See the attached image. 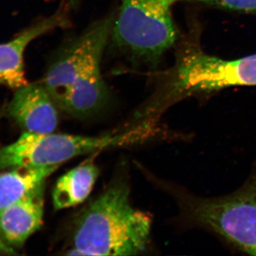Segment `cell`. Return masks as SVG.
<instances>
[{"instance_id":"277c9868","label":"cell","mask_w":256,"mask_h":256,"mask_svg":"<svg viewBox=\"0 0 256 256\" xmlns=\"http://www.w3.org/2000/svg\"><path fill=\"white\" fill-rule=\"evenodd\" d=\"M182 0H120L111 44L130 64L156 68L178 40L172 9Z\"/></svg>"},{"instance_id":"ba28073f","label":"cell","mask_w":256,"mask_h":256,"mask_svg":"<svg viewBox=\"0 0 256 256\" xmlns=\"http://www.w3.org/2000/svg\"><path fill=\"white\" fill-rule=\"evenodd\" d=\"M58 108L42 82H28L16 89L6 112L26 132L48 134L58 127Z\"/></svg>"},{"instance_id":"3957f363","label":"cell","mask_w":256,"mask_h":256,"mask_svg":"<svg viewBox=\"0 0 256 256\" xmlns=\"http://www.w3.org/2000/svg\"><path fill=\"white\" fill-rule=\"evenodd\" d=\"M156 88L144 107L154 114L184 98L226 88L256 86V54L225 60L204 52L194 40L183 42L170 68L154 73Z\"/></svg>"},{"instance_id":"4fadbf2b","label":"cell","mask_w":256,"mask_h":256,"mask_svg":"<svg viewBox=\"0 0 256 256\" xmlns=\"http://www.w3.org/2000/svg\"><path fill=\"white\" fill-rule=\"evenodd\" d=\"M60 2L63 3L72 11V10H76L78 8L80 0H62Z\"/></svg>"},{"instance_id":"5b68a950","label":"cell","mask_w":256,"mask_h":256,"mask_svg":"<svg viewBox=\"0 0 256 256\" xmlns=\"http://www.w3.org/2000/svg\"><path fill=\"white\" fill-rule=\"evenodd\" d=\"M186 222L218 234L242 252L256 256V171L230 194L202 198L183 193Z\"/></svg>"},{"instance_id":"8fae6325","label":"cell","mask_w":256,"mask_h":256,"mask_svg":"<svg viewBox=\"0 0 256 256\" xmlns=\"http://www.w3.org/2000/svg\"><path fill=\"white\" fill-rule=\"evenodd\" d=\"M58 166L12 168L0 174V214L44 184Z\"/></svg>"},{"instance_id":"30bf717a","label":"cell","mask_w":256,"mask_h":256,"mask_svg":"<svg viewBox=\"0 0 256 256\" xmlns=\"http://www.w3.org/2000/svg\"><path fill=\"white\" fill-rule=\"evenodd\" d=\"M98 174L97 166L89 161L58 178L52 195L55 210L76 206L85 201L92 191Z\"/></svg>"},{"instance_id":"52a82bcc","label":"cell","mask_w":256,"mask_h":256,"mask_svg":"<svg viewBox=\"0 0 256 256\" xmlns=\"http://www.w3.org/2000/svg\"><path fill=\"white\" fill-rule=\"evenodd\" d=\"M70 12L60 4L54 14L37 20L15 38L0 44V85L16 90L28 84L24 68L26 48L38 37L56 28H69L72 23Z\"/></svg>"},{"instance_id":"7a4b0ae2","label":"cell","mask_w":256,"mask_h":256,"mask_svg":"<svg viewBox=\"0 0 256 256\" xmlns=\"http://www.w3.org/2000/svg\"><path fill=\"white\" fill-rule=\"evenodd\" d=\"M151 226V217L130 204L128 185L114 183L80 215L74 229L73 254L138 255L148 246Z\"/></svg>"},{"instance_id":"9c48e42d","label":"cell","mask_w":256,"mask_h":256,"mask_svg":"<svg viewBox=\"0 0 256 256\" xmlns=\"http://www.w3.org/2000/svg\"><path fill=\"white\" fill-rule=\"evenodd\" d=\"M45 183L0 214V239L20 247L43 223Z\"/></svg>"},{"instance_id":"7c38bea8","label":"cell","mask_w":256,"mask_h":256,"mask_svg":"<svg viewBox=\"0 0 256 256\" xmlns=\"http://www.w3.org/2000/svg\"><path fill=\"white\" fill-rule=\"evenodd\" d=\"M182 2L256 14V0H182Z\"/></svg>"},{"instance_id":"8992f818","label":"cell","mask_w":256,"mask_h":256,"mask_svg":"<svg viewBox=\"0 0 256 256\" xmlns=\"http://www.w3.org/2000/svg\"><path fill=\"white\" fill-rule=\"evenodd\" d=\"M140 138L133 132L101 137L25 132L0 148V170L60 166L76 156L136 142Z\"/></svg>"},{"instance_id":"6da1fadb","label":"cell","mask_w":256,"mask_h":256,"mask_svg":"<svg viewBox=\"0 0 256 256\" xmlns=\"http://www.w3.org/2000/svg\"><path fill=\"white\" fill-rule=\"evenodd\" d=\"M114 12L97 20L60 47L42 79L58 108L87 118L107 106L110 92L101 73V60L110 40Z\"/></svg>"}]
</instances>
